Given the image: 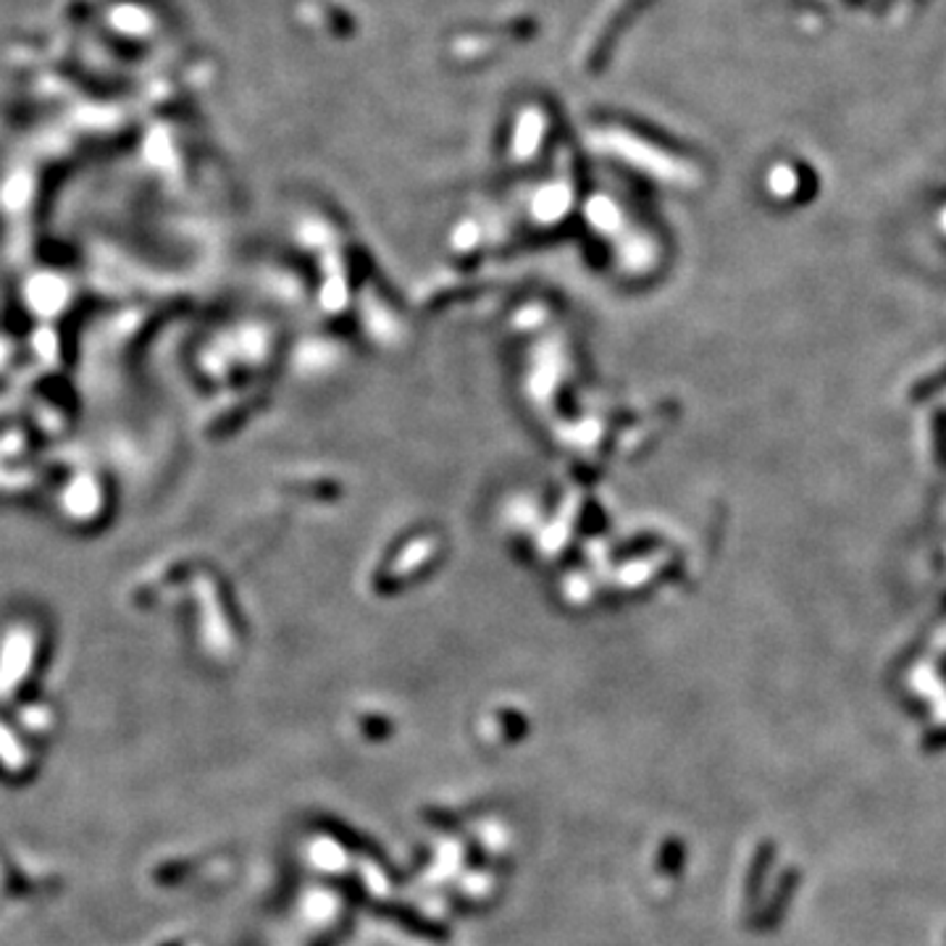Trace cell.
Returning <instances> with one entry per match:
<instances>
[{
    "instance_id": "obj_1",
    "label": "cell",
    "mask_w": 946,
    "mask_h": 946,
    "mask_svg": "<svg viewBox=\"0 0 946 946\" xmlns=\"http://www.w3.org/2000/svg\"><path fill=\"white\" fill-rule=\"evenodd\" d=\"M923 750L925 752L946 750V728H938V731L931 733V737H925L923 739Z\"/></svg>"
}]
</instances>
